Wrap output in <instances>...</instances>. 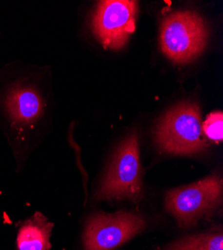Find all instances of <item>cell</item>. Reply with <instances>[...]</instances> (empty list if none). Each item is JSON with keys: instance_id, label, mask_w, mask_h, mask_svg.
<instances>
[{"instance_id": "6da1fadb", "label": "cell", "mask_w": 223, "mask_h": 250, "mask_svg": "<svg viewBox=\"0 0 223 250\" xmlns=\"http://www.w3.org/2000/svg\"><path fill=\"white\" fill-rule=\"evenodd\" d=\"M47 98L39 83L25 77L0 83V120L17 145L25 144L47 113Z\"/></svg>"}, {"instance_id": "7a4b0ae2", "label": "cell", "mask_w": 223, "mask_h": 250, "mask_svg": "<svg viewBox=\"0 0 223 250\" xmlns=\"http://www.w3.org/2000/svg\"><path fill=\"white\" fill-rule=\"evenodd\" d=\"M156 142L162 151L171 154L190 155L203 151L207 142L197 104L182 102L167 111L157 125Z\"/></svg>"}, {"instance_id": "3957f363", "label": "cell", "mask_w": 223, "mask_h": 250, "mask_svg": "<svg viewBox=\"0 0 223 250\" xmlns=\"http://www.w3.org/2000/svg\"><path fill=\"white\" fill-rule=\"evenodd\" d=\"M160 47L175 63H187L203 51L208 31L204 20L193 11H175L161 24Z\"/></svg>"}, {"instance_id": "277c9868", "label": "cell", "mask_w": 223, "mask_h": 250, "mask_svg": "<svg viewBox=\"0 0 223 250\" xmlns=\"http://www.w3.org/2000/svg\"><path fill=\"white\" fill-rule=\"evenodd\" d=\"M142 194L138 136L132 133L115 152L107 173L96 192V198L130 199L138 202Z\"/></svg>"}, {"instance_id": "5b68a950", "label": "cell", "mask_w": 223, "mask_h": 250, "mask_svg": "<svg viewBox=\"0 0 223 250\" xmlns=\"http://www.w3.org/2000/svg\"><path fill=\"white\" fill-rule=\"evenodd\" d=\"M222 198V180L212 175L167 192L165 208L180 227L188 228L212 213Z\"/></svg>"}, {"instance_id": "8992f818", "label": "cell", "mask_w": 223, "mask_h": 250, "mask_svg": "<svg viewBox=\"0 0 223 250\" xmlns=\"http://www.w3.org/2000/svg\"><path fill=\"white\" fill-rule=\"evenodd\" d=\"M145 226L144 217L137 213H96L86 224L83 236L84 249L113 250L142 231Z\"/></svg>"}, {"instance_id": "52a82bcc", "label": "cell", "mask_w": 223, "mask_h": 250, "mask_svg": "<svg viewBox=\"0 0 223 250\" xmlns=\"http://www.w3.org/2000/svg\"><path fill=\"white\" fill-rule=\"evenodd\" d=\"M137 2L129 0L100 1L93 14V31L104 47L122 48L135 30Z\"/></svg>"}, {"instance_id": "ba28073f", "label": "cell", "mask_w": 223, "mask_h": 250, "mask_svg": "<svg viewBox=\"0 0 223 250\" xmlns=\"http://www.w3.org/2000/svg\"><path fill=\"white\" fill-rule=\"evenodd\" d=\"M52 227L42 213H34L18 227L16 250H49Z\"/></svg>"}, {"instance_id": "9c48e42d", "label": "cell", "mask_w": 223, "mask_h": 250, "mask_svg": "<svg viewBox=\"0 0 223 250\" xmlns=\"http://www.w3.org/2000/svg\"><path fill=\"white\" fill-rule=\"evenodd\" d=\"M161 250H223L221 230L210 231L177 240Z\"/></svg>"}, {"instance_id": "30bf717a", "label": "cell", "mask_w": 223, "mask_h": 250, "mask_svg": "<svg viewBox=\"0 0 223 250\" xmlns=\"http://www.w3.org/2000/svg\"><path fill=\"white\" fill-rule=\"evenodd\" d=\"M202 131L208 139L219 142L223 139V114L221 111L210 113L202 123Z\"/></svg>"}]
</instances>
